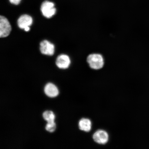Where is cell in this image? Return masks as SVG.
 I'll use <instances>...</instances> for the list:
<instances>
[{
    "mask_svg": "<svg viewBox=\"0 0 149 149\" xmlns=\"http://www.w3.org/2000/svg\"><path fill=\"white\" fill-rule=\"evenodd\" d=\"M87 61L89 66L93 69H100L103 67L104 59L102 55L98 54H93L89 55Z\"/></svg>",
    "mask_w": 149,
    "mask_h": 149,
    "instance_id": "6da1fadb",
    "label": "cell"
},
{
    "mask_svg": "<svg viewBox=\"0 0 149 149\" xmlns=\"http://www.w3.org/2000/svg\"><path fill=\"white\" fill-rule=\"evenodd\" d=\"M40 49L43 54L52 56L55 52V46L47 40L42 41L40 43Z\"/></svg>",
    "mask_w": 149,
    "mask_h": 149,
    "instance_id": "5b68a950",
    "label": "cell"
},
{
    "mask_svg": "<svg viewBox=\"0 0 149 149\" xmlns=\"http://www.w3.org/2000/svg\"><path fill=\"white\" fill-rule=\"evenodd\" d=\"M56 128V125L54 121H51L47 122L45 127L46 130L48 132H53L55 131Z\"/></svg>",
    "mask_w": 149,
    "mask_h": 149,
    "instance_id": "8fae6325",
    "label": "cell"
},
{
    "mask_svg": "<svg viewBox=\"0 0 149 149\" xmlns=\"http://www.w3.org/2000/svg\"><path fill=\"white\" fill-rule=\"evenodd\" d=\"M11 26L7 19L3 16L0 17V37L1 38L8 36L11 32Z\"/></svg>",
    "mask_w": 149,
    "mask_h": 149,
    "instance_id": "3957f363",
    "label": "cell"
},
{
    "mask_svg": "<svg viewBox=\"0 0 149 149\" xmlns=\"http://www.w3.org/2000/svg\"><path fill=\"white\" fill-rule=\"evenodd\" d=\"M79 129L85 132H89L92 129V122L88 118H83L80 120L79 122Z\"/></svg>",
    "mask_w": 149,
    "mask_h": 149,
    "instance_id": "9c48e42d",
    "label": "cell"
},
{
    "mask_svg": "<svg viewBox=\"0 0 149 149\" xmlns=\"http://www.w3.org/2000/svg\"><path fill=\"white\" fill-rule=\"evenodd\" d=\"M41 10L43 16L48 18H51L54 15L56 11L54 3L48 1L42 3Z\"/></svg>",
    "mask_w": 149,
    "mask_h": 149,
    "instance_id": "7a4b0ae2",
    "label": "cell"
},
{
    "mask_svg": "<svg viewBox=\"0 0 149 149\" xmlns=\"http://www.w3.org/2000/svg\"><path fill=\"white\" fill-rule=\"evenodd\" d=\"M21 0H9L11 3L15 5H17L20 3Z\"/></svg>",
    "mask_w": 149,
    "mask_h": 149,
    "instance_id": "7c38bea8",
    "label": "cell"
},
{
    "mask_svg": "<svg viewBox=\"0 0 149 149\" xmlns=\"http://www.w3.org/2000/svg\"><path fill=\"white\" fill-rule=\"evenodd\" d=\"M33 20L31 16L27 15H23L18 18L17 24L20 29L28 31L30 29V26L32 25Z\"/></svg>",
    "mask_w": 149,
    "mask_h": 149,
    "instance_id": "277c9868",
    "label": "cell"
},
{
    "mask_svg": "<svg viewBox=\"0 0 149 149\" xmlns=\"http://www.w3.org/2000/svg\"><path fill=\"white\" fill-rule=\"evenodd\" d=\"M93 139L95 142L100 144H105L109 141V136L107 132L99 130L95 132L93 135Z\"/></svg>",
    "mask_w": 149,
    "mask_h": 149,
    "instance_id": "8992f818",
    "label": "cell"
},
{
    "mask_svg": "<svg viewBox=\"0 0 149 149\" xmlns=\"http://www.w3.org/2000/svg\"><path fill=\"white\" fill-rule=\"evenodd\" d=\"M70 58L68 56L61 54L57 57L56 61V64L58 68L61 69L68 68L70 64Z\"/></svg>",
    "mask_w": 149,
    "mask_h": 149,
    "instance_id": "52a82bcc",
    "label": "cell"
},
{
    "mask_svg": "<svg viewBox=\"0 0 149 149\" xmlns=\"http://www.w3.org/2000/svg\"><path fill=\"white\" fill-rule=\"evenodd\" d=\"M44 92L48 96L50 97H55L58 96L59 91L56 86L53 84H47L44 88Z\"/></svg>",
    "mask_w": 149,
    "mask_h": 149,
    "instance_id": "ba28073f",
    "label": "cell"
},
{
    "mask_svg": "<svg viewBox=\"0 0 149 149\" xmlns=\"http://www.w3.org/2000/svg\"><path fill=\"white\" fill-rule=\"evenodd\" d=\"M42 116L44 120L47 121V122L54 121L55 115L54 114L53 111H45L43 113Z\"/></svg>",
    "mask_w": 149,
    "mask_h": 149,
    "instance_id": "30bf717a",
    "label": "cell"
}]
</instances>
